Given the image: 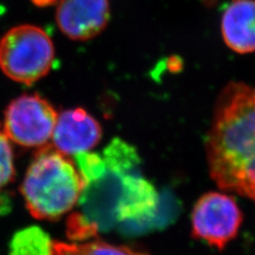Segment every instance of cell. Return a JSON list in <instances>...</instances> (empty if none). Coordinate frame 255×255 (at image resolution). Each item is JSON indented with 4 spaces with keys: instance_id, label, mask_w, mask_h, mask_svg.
I'll return each mask as SVG.
<instances>
[{
    "instance_id": "cell-12",
    "label": "cell",
    "mask_w": 255,
    "mask_h": 255,
    "mask_svg": "<svg viewBox=\"0 0 255 255\" xmlns=\"http://www.w3.org/2000/svg\"><path fill=\"white\" fill-rule=\"evenodd\" d=\"M14 174L15 168L12 146L0 125V189L13 181Z\"/></svg>"
},
{
    "instance_id": "cell-8",
    "label": "cell",
    "mask_w": 255,
    "mask_h": 255,
    "mask_svg": "<svg viewBox=\"0 0 255 255\" xmlns=\"http://www.w3.org/2000/svg\"><path fill=\"white\" fill-rule=\"evenodd\" d=\"M102 129L84 109H70L58 115L52 133L53 147L66 155L89 152L99 143Z\"/></svg>"
},
{
    "instance_id": "cell-4",
    "label": "cell",
    "mask_w": 255,
    "mask_h": 255,
    "mask_svg": "<svg viewBox=\"0 0 255 255\" xmlns=\"http://www.w3.org/2000/svg\"><path fill=\"white\" fill-rule=\"evenodd\" d=\"M54 53L52 39L42 28L14 27L0 39V69L15 82L33 84L49 73Z\"/></svg>"
},
{
    "instance_id": "cell-6",
    "label": "cell",
    "mask_w": 255,
    "mask_h": 255,
    "mask_svg": "<svg viewBox=\"0 0 255 255\" xmlns=\"http://www.w3.org/2000/svg\"><path fill=\"white\" fill-rule=\"evenodd\" d=\"M242 223L243 213L235 199L216 191L199 198L191 212V234L219 250L237 236Z\"/></svg>"
},
{
    "instance_id": "cell-9",
    "label": "cell",
    "mask_w": 255,
    "mask_h": 255,
    "mask_svg": "<svg viewBox=\"0 0 255 255\" xmlns=\"http://www.w3.org/2000/svg\"><path fill=\"white\" fill-rule=\"evenodd\" d=\"M221 34L237 53L255 52V0H232L222 14Z\"/></svg>"
},
{
    "instance_id": "cell-10",
    "label": "cell",
    "mask_w": 255,
    "mask_h": 255,
    "mask_svg": "<svg viewBox=\"0 0 255 255\" xmlns=\"http://www.w3.org/2000/svg\"><path fill=\"white\" fill-rule=\"evenodd\" d=\"M53 241L37 226L17 231L9 245V255H52Z\"/></svg>"
},
{
    "instance_id": "cell-13",
    "label": "cell",
    "mask_w": 255,
    "mask_h": 255,
    "mask_svg": "<svg viewBox=\"0 0 255 255\" xmlns=\"http://www.w3.org/2000/svg\"><path fill=\"white\" fill-rule=\"evenodd\" d=\"M55 0H32V2L38 6H47L52 4Z\"/></svg>"
},
{
    "instance_id": "cell-5",
    "label": "cell",
    "mask_w": 255,
    "mask_h": 255,
    "mask_svg": "<svg viewBox=\"0 0 255 255\" xmlns=\"http://www.w3.org/2000/svg\"><path fill=\"white\" fill-rule=\"evenodd\" d=\"M57 118V111L49 101L37 94H25L7 106L1 128L10 141L41 148L52 137Z\"/></svg>"
},
{
    "instance_id": "cell-2",
    "label": "cell",
    "mask_w": 255,
    "mask_h": 255,
    "mask_svg": "<svg viewBox=\"0 0 255 255\" xmlns=\"http://www.w3.org/2000/svg\"><path fill=\"white\" fill-rule=\"evenodd\" d=\"M75 161L82 191L66 232L71 242H85L116 223L117 205L131 178L141 171V161L136 149L122 138H114L102 153L89 151L75 155Z\"/></svg>"
},
{
    "instance_id": "cell-1",
    "label": "cell",
    "mask_w": 255,
    "mask_h": 255,
    "mask_svg": "<svg viewBox=\"0 0 255 255\" xmlns=\"http://www.w3.org/2000/svg\"><path fill=\"white\" fill-rule=\"evenodd\" d=\"M212 179L255 200V87L232 82L221 92L206 140Z\"/></svg>"
},
{
    "instance_id": "cell-7",
    "label": "cell",
    "mask_w": 255,
    "mask_h": 255,
    "mask_svg": "<svg viewBox=\"0 0 255 255\" xmlns=\"http://www.w3.org/2000/svg\"><path fill=\"white\" fill-rule=\"evenodd\" d=\"M55 19L74 41H87L99 35L110 20L109 0H60Z\"/></svg>"
},
{
    "instance_id": "cell-11",
    "label": "cell",
    "mask_w": 255,
    "mask_h": 255,
    "mask_svg": "<svg viewBox=\"0 0 255 255\" xmlns=\"http://www.w3.org/2000/svg\"><path fill=\"white\" fill-rule=\"evenodd\" d=\"M52 255H147L126 246H117L102 241L53 242Z\"/></svg>"
},
{
    "instance_id": "cell-3",
    "label": "cell",
    "mask_w": 255,
    "mask_h": 255,
    "mask_svg": "<svg viewBox=\"0 0 255 255\" xmlns=\"http://www.w3.org/2000/svg\"><path fill=\"white\" fill-rule=\"evenodd\" d=\"M20 191L32 216L54 221L77 205L82 180L73 159L52 145H45L28 167Z\"/></svg>"
}]
</instances>
